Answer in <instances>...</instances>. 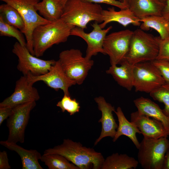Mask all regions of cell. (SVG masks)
<instances>
[{
	"instance_id": "cell-1",
	"label": "cell",
	"mask_w": 169,
	"mask_h": 169,
	"mask_svg": "<svg viewBox=\"0 0 169 169\" xmlns=\"http://www.w3.org/2000/svg\"><path fill=\"white\" fill-rule=\"evenodd\" d=\"M50 153L63 156L79 169H100L105 159L100 152L69 139H64L61 144L45 150L44 152Z\"/></svg>"
},
{
	"instance_id": "cell-2",
	"label": "cell",
	"mask_w": 169,
	"mask_h": 169,
	"mask_svg": "<svg viewBox=\"0 0 169 169\" xmlns=\"http://www.w3.org/2000/svg\"><path fill=\"white\" fill-rule=\"evenodd\" d=\"M74 27L60 18L36 28L32 38L34 55L42 56L53 45L66 42Z\"/></svg>"
},
{
	"instance_id": "cell-3",
	"label": "cell",
	"mask_w": 169,
	"mask_h": 169,
	"mask_svg": "<svg viewBox=\"0 0 169 169\" xmlns=\"http://www.w3.org/2000/svg\"><path fill=\"white\" fill-rule=\"evenodd\" d=\"M103 10L98 3L81 0H68L60 18L68 24L84 30L91 21L102 22Z\"/></svg>"
},
{
	"instance_id": "cell-4",
	"label": "cell",
	"mask_w": 169,
	"mask_h": 169,
	"mask_svg": "<svg viewBox=\"0 0 169 169\" xmlns=\"http://www.w3.org/2000/svg\"><path fill=\"white\" fill-rule=\"evenodd\" d=\"M159 45L156 37L140 28L134 31L125 60L131 64L151 62L156 59Z\"/></svg>"
},
{
	"instance_id": "cell-5",
	"label": "cell",
	"mask_w": 169,
	"mask_h": 169,
	"mask_svg": "<svg viewBox=\"0 0 169 169\" xmlns=\"http://www.w3.org/2000/svg\"><path fill=\"white\" fill-rule=\"evenodd\" d=\"M169 147L167 137L158 139L144 137L138 149L139 163L144 169H163L165 155Z\"/></svg>"
},
{
	"instance_id": "cell-6",
	"label": "cell",
	"mask_w": 169,
	"mask_h": 169,
	"mask_svg": "<svg viewBox=\"0 0 169 169\" xmlns=\"http://www.w3.org/2000/svg\"><path fill=\"white\" fill-rule=\"evenodd\" d=\"M1 0L14 8L20 13L25 25L23 34L26 39V47L34 55L32 39L33 32L38 26L51 22L38 13L36 6L39 0Z\"/></svg>"
},
{
	"instance_id": "cell-7",
	"label": "cell",
	"mask_w": 169,
	"mask_h": 169,
	"mask_svg": "<svg viewBox=\"0 0 169 169\" xmlns=\"http://www.w3.org/2000/svg\"><path fill=\"white\" fill-rule=\"evenodd\" d=\"M59 58L66 74L78 85L83 83L94 63L91 59L83 57L80 50L77 49L62 51L59 54Z\"/></svg>"
},
{
	"instance_id": "cell-8",
	"label": "cell",
	"mask_w": 169,
	"mask_h": 169,
	"mask_svg": "<svg viewBox=\"0 0 169 169\" xmlns=\"http://www.w3.org/2000/svg\"><path fill=\"white\" fill-rule=\"evenodd\" d=\"M12 52L18 58L17 69L23 75H27L29 73L34 76L44 74L56 62L54 59L44 60L34 56L26 46L18 42L14 44Z\"/></svg>"
},
{
	"instance_id": "cell-9",
	"label": "cell",
	"mask_w": 169,
	"mask_h": 169,
	"mask_svg": "<svg viewBox=\"0 0 169 169\" xmlns=\"http://www.w3.org/2000/svg\"><path fill=\"white\" fill-rule=\"evenodd\" d=\"M36 105V101H31L18 105L13 108L12 112L7 119L8 141L23 143L25 141V131L32 110Z\"/></svg>"
},
{
	"instance_id": "cell-10",
	"label": "cell",
	"mask_w": 169,
	"mask_h": 169,
	"mask_svg": "<svg viewBox=\"0 0 169 169\" xmlns=\"http://www.w3.org/2000/svg\"><path fill=\"white\" fill-rule=\"evenodd\" d=\"M134 87L136 91L150 93L166 82L152 62L134 65Z\"/></svg>"
},
{
	"instance_id": "cell-11",
	"label": "cell",
	"mask_w": 169,
	"mask_h": 169,
	"mask_svg": "<svg viewBox=\"0 0 169 169\" xmlns=\"http://www.w3.org/2000/svg\"><path fill=\"white\" fill-rule=\"evenodd\" d=\"M133 32L127 29L112 33L106 36L103 48L105 54L109 57L111 65L120 64L125 59Z\"/></svg>"
},
{
	"instance_id": "cell-12",
	"label": "cell",
	"mask_w": 169,
	"mask_h": 169,
	"mask_svg": "<svg viewBox=\"0 0 169 169\" xmlns=\"http://www.w3.org/2000/svg\"><path fill=\"white\" fill-rule=\"evenodd\" d=\"M91 25L93 29L89 33L85 32L82 28L75 27L72 29L70 33L71 35L80 37L86 42L87 48L85 57L89 59L99 53L105 55L103 48L104 42L107 34L112 28L111 26L106 29H102L96 22Z\"/></svg>"
},
{
	"instance_id": "cell-13",
	"label": "cell",
	"mask_w": 169,
	"mask_h": 169,
	"mask_svg": "<svg viewBox=\"0 0 169 169\" xmlns=\"http://www.w3.org/2000/svg\"><path fill=\"white\" fill-rule=\"evenodd\" d=\"M29 81L34 84L38 81H42L49 87L56 91L63 90L64 94L70 95L69 87L76 84L75 81L69 78L64 72L59 60L45 74L34 76L29 73L27 75Z\"/></svg>"
},
{
	"instance_id": "cell-14",
	"label": "cell",
	"mask_w": 169,
	"mask_h": 169,
	"mask_svg": "<svg viewBox=\"0 0 169 169\" xmlns=\"http://www.w3.org/2000/svg\"><path fill=\"white\" fill-rule=\"evenodd\" d=\"M33 84L29 81L27 75L21 76L16 82L13 92L0 103V106L13 108L21 104L38 100L40 96Z\"/></svg>"
},
{
	"instance_id": "cell-15",
	"label": "cell",
	"mask_w": 169,
	"mask_h": 169,
	"mask_svg": "<svg viewBox=\"0 0 169 169\" xmlns=\"http://www.w3.org/2000/svg\"><path fill=\"white\" fill-rule=\"evenodd\" d=\"M131 121L137 126L144 138L158 139L168 136L160 121L141 114L137 111L131 114Z\"/></svg>"
},
{
	"instance_id": "cell-16",
	"label": "cell",
	"mask_w": 169,
	"mask_h": 169,
	"mask_svg": "<svg viewBox=\"0 0 169 169\" xmlns=\"http://www.w3.org/2000/svg\"><path fill=\"white\" fill-rule=\"evenodd\" d=\"M94 100L101 112V117L98 120L101 124V130L100 136L94 143V146H96L104 138L110 136L113 138L118 125L112 114L115 111V107L107 102L102 96L95 97Z\"/></svg>"
},
{
	"instance_id": "cell-17",
	"label": "cell",
	"mask_w": 169,
	"mask_h": 169,
	"mask_svg": "<svg viewBox=\"0 0 169 169\" xmlns=\"http://www.w3.org/2000/svg\"><path fill=\"white\" fill-rule=\"evenodd\" d=\"M166 3L159 0H130L128 7L140 19L151 16H162Z\"/></svg>"
},
{
	"instance_id": "cell-18",
	"label": "cell",
	"mask_w": 169,
	"mask_h": 169,
	"mask_svg": "<svg viewBox=\"0 0 169 169\" xmlns=\"http://www.w3.org/2000/svg\"><path fill=\"white\" fill-rule=\"evenodd\" d=\"M102 16L103 22L99 25L102 29L111 22H117L124 27L130 24L136 26L141 24L140 19L128 8L116 11L113 7L109 8L103 10Z\"/></svg>"
},
{
	"instance_id": "cell-19",
	"label": "cell",
	"mask_w": 169,
	"mask_h": 169,
	"mask_svg": "<svg viewBox=\"0 0 169 169\" xmlns=\"http://www.w3.org/2000/svg\"><path fill=\"white\" fill-rule=\"evenodd\" d=\"M134 103L140 113L160 121L169 136V118L157 104L150 99L143 97L135 100Z\"/></svg>"
},
{
	"instance_id": "cell-20",
	"label": "cell",
	"mask_w": 169,
	"mask_h": 169,
	"mask_svg": "<svg viewBox=\"0 0 169 169\" xmlns=\"http://www.w3.org/2000/svg\"><path fill=\"white\" fill-rule=\"evenodd\" d=\"M0 144L9 150L16 152L20 156L22 169H43L39 163L42 156L36 150H27L18 145L17 143L7 140L1 141Z\"/></svg>"
},
{
	"instance_id": "cell-21",
	"label": "cell",
	"mask_w": 169,
	"mask_h": 169,
	"mask_svg": "<svg viewBox=\"0 0 169 169\" xmlns=\"http://www.w3.org/2000/svg\"><path fill=\"white\" fill-rule=\"evenodd\" d=\"M120 66L111 65L106 71L120 86L130 91L134 87V65L124 60Z\"/></svg>"
},
{
	"instance_id": "cell-22",
	"label": "cell",
	"mask_w": 169,
	"mask_h": 169,
	"mask_svg": "<svg viewBox=\"0 0 169 169\" xmlns=\"http://www.w3.org/2000/svg\"><path fill=\"white\" fill-rule=\"evenodd\" d=\"M114 112L117 117L119 125L113 141L115 142L119 137L124 135L130 139L138 149L140 143L136 137V134H141L140 131L134 123L126 119L120 107H118Z\"/></svg>"
},
{
	"instance_id": "cell-23",
	"label": "cell",
	"mask_w": 169,
	"mask_h": 169,
	"mask_svg": "<svg viewBox=\"0 0 169 169\" xmlns=\"http://www.w3.org/2000/svg\"><path fill=\"white\" fill-rule=\"evenodd\" d=\"M68 0H42L36 5L37 11L48 21L52 22L61 18Z\"/></svg>"
},
{
	"instance_id": "cell-24",
	"label": "cell",
	"mask_w": 169,
	"mask_h": 169,
	"mask_svg": "<svg viewBox=\"0 0 169 169\" xmlns=\"http://www.w3.org/2000/svg\"><path fill=\"white\" fill-rule=\"evenodd\" d=\"M139 162L134 157L126 154L114 153L105 159L101 169H132L138 166Z\"/></svg>"
},
{
	"instance_id": "cell-25",
	"label": "cell",
	"mask_w": 169,
	"mask_h": 169,
	"mask_svg": "<svg viewBox=\"0 0 169 169\" xmlns=\"http://www.w3.org/2000/svg\"><path fill=\"white\" fill-rule=\"evenodd\" d=\"M140 28L143 31L149 30L150 28L156 30L161 38L169 36V22L162 16H151L140 19Z\"/></svg>"
},
{
	"instance_id": "cell-26",
	"label": "cell",
	"mask_w": 169,
	"mask_h": 169,
	"mask_svg": "<svg viewBox=\"0 0 169 169\" xmlns=\"http://www.w3.org/2000/svg\"><path fill=\"white\" fill-rule=\"evenodd\" d=\"M0 16L6 23L16 28L24 33L25 25L23 20L19 13L14 8L6 3L1 5Z\"/></svg>"
},
{
	"instance_id": "cell-27",
	"label": "cell",
	"mask_w": 169,
	"mask_h": 169,
	"mask_svg": "<svg viewBox=\"0 0 169 169\" xmlns=\"http://www.w3.org/2000/svg\"><path fill=\"white\" fill-rule=\"evenodd\" d=\"M40 160L49 169H79L64 157L57 153L43 154Z\"/></svg>"
},
{
	"instance_id": "cell-28",
	"label": "cell",
	"mask_w": 169,
	"mask_h": 169,
	"mask_svg": "<svg viewBox=\"0 0 169 169\" xmlns=\"http://www.w3.org/2000/svg\"><path fill=\"white\" fill-rule=\"evenodd\" d=\"M150 95L154 100L164 104V108L162 111L169 118V83L165 82L150 93Z\"/></svg>"
},
{
	"instance_id": "cell-29",
	"label": "cell",
	"mask_w": 169,
	"mask_h": 169,
	"mask_svg": "<svg viewBox=\"0 0 169 169\" xmlns=\"http://www.w3.org/2000/svg\"><path fill=\"white\" fill-rule=\"evenodd\" d=\"M23 34L18 29L5 22L2 17L0 16L1 36L14 38L21 45L26 46V39Z\"/></svg>"
},
{
	"instance_id": "cell-30",
	"label": "cell",
	"mask_w": 169,
	"mask_h": 169,
	"mask_svg": "<svg viewBox=\"0 0 169 169\" xmlns=\"http://www.w3.org/2000/svg\"><path fill=\"white\" fill-rule=\"evenodd\" d=\"M56 106L60 108L63 112L67 111L70 115L78 112L80 108L79 103L75 99H72L70 95L65 94H64L61 100L57 103Z\"/></svg>"
},
{
	"instance_id": "cell-31",
	"label": "cell",
	"mask_w": 169,
	"mask_h": 169,
	"mask_svg": "<svg viewBox=\"0 0 169 169\" xmlns=\"http://www.w3.org/2000/svg\"><path fill=\"white\" fill-rule=\"evenodd\" d=\"M159 45V52L156 59L169 60V36L161 38L156 37Z\"/></svg>"
},
{
	"instance_id": "cell-32",
	"label": "cell",
	"mask_w": 169,
	"mask_h": 169,
	"mask_svg": "<svg viewBox=\"0 0 169 169\" xmlns=\"http://www.w3.org/2000/svg\"><path fill=\"white\" fill-rule=\"evenodd\" d=\"M151 62L158 69L165 82L169 83V60L156 59Z\"/></svg>"
},
{
	"instance_id": "cell-33",
	"label": "cell",
	"mask_w": 169,
	"mask_h": 169,
	"mask_svg": "<svg viewBox=\"0 0 169 169\" xmlns=\"http://www.w3.org/2000/svg\"><path fill=\"white\" fill-rule=\"evenodd\" d=\"M81 1L91 3H103L111 5L118 7L121 9L128 8L126 3L122 2L116 0H81Z\"/></svg>"
},
{
	"instance_id": "cell-34",
	"label": "cell",
	"mask_w": 169,
	"mask_h": 169,
	"mask_svg": "<svg viewBox=\"0 0 169 169\" xmlns=\"http://www.w3.org/2000/svg\"><path fill=\"white\" fill-rule=\"evenodd\" d=\"M11 167L9 163L7 152L5 151L0 152V169H9Z\"/></svg>"
},
{
	"instance_id": "cell-35",
	"label": "cell",
	"mask_w": 169,
	"mask_h": 169,
	"mask_svg": "<svg viewBox=\"0 0 169 169\" xmlns=\"http://www.w3.org/2000/svg\"><path fill=\"white\" fill-rule=\"evenodd\" d=\"M13 108L5 106H0V125L3 122L7 119L11 114Z\"/></svg>"
},
{
	"instance_id": "cell-36",
	"label": "cell",
	"mask_w": 169,
	"mask_h": 169,
	"mask_svg": "<svg viewBox=\"0 0 169 169\" xmlns=\"http://www.w3.org/2000/svg\"><path fill=\"white\" fill-rule=\"evenodd\" d=\"M162 16L169 22V0H167L166 3L165 7L162 13Z\"/></svg>"
},
{
	"instance_id": "cell-37",
	"label": "cell",
	"mask_w": 169,
	"mask_h": 169,
	"mask_svg": "<svg viewBox=\"0 0 169 169\" xmlns=\"http://www.w3.org/2000/svg\"><path fill=\"white\" fill-rule=\"evenodd\" d=\"M163 169H169V147L165 155Z\"/></svg>"
},
{
	"instance_id": "cell-38",
	"label": "cell",
	"mask_w": 169,
	"mask_h": 169,
	"mask_svg": "<svg viewBox=\"0 0 169 169\" xmlns=\"http://www.w3.org/2000/svg\"><path fill=\"white\" fill-rule=\"evenodd\" d=\"M159 0L162 2L166 3L167 2V0Z\"/></svg>"
},
{
	"instance_id": "cell-39",
	"label": "cell",
	"mask_w": 169,
	"mask_h": 169,
	"mask_svg": "<svg viewBox=\"0 0 169 169\" xmlns=\"http://www.w3.org/2000/svg\"><path fill=\"white\" fill-rule=\"evenodd\" d=\"M130 0H125V2L126 3L127 5L128 3L129 2ZM128 6V5H127Z\"/></svg>"
},
{
	"instance_id": "cell-40",
	"label": "cell",
	"mask_w": 169,
	"mask_h": 169,
	"mask_svg": "<svg viewBox=\"0 0 169 169\" xmlns=\"http://www.w3.org/2000/svg\"><path fill=\"white\" fill-rule=\"evenodd\" d=\"M119 1H120L121 2H125V0H119Z\"/></svg>"
}]
</instances>
